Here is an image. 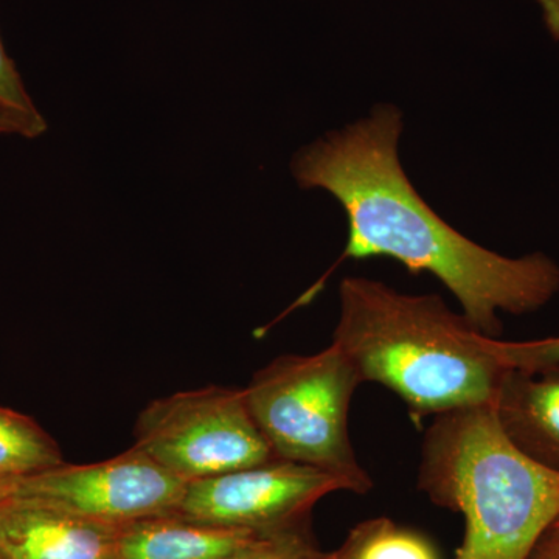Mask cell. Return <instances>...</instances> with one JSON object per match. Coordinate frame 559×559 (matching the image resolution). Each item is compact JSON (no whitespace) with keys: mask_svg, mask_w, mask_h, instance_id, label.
<instances>
[{"mask_svg":"<svg viewBox=\"0 0 559 559\" xmlns=\"http://www.w3.org/2000/svg\"><path fill=\"white\" fill-rule=\"evenodd\" d=\"M330 551L320 550L307 522L275 532L261 533L242 549L219 559H329Z\"/></svg>","mask_w":559,"mask_h":559,"instance_id":"4fadbf2b","label":"cell"},{"mask_svg":"<svg viewBox=\"0 0 559 559\" xmlns=\"http://www.w3.org/2000/svg\"><path fill=\"white\" fill-rule=\"evenodd\" d=\"M333 342L360 384L377 382L406 403L415 421L495 403L506 369L485 334L436 294H404L378 280H342Z\"/></svg>","mask_w":559,"mask_h":559,"instance_id":"7a4b0ae2","label":"cell"},{"mask_svg":"<svg viewBox=\"0 0 559 559\" xmlns=\"http://www.w3.org/2000/svg\"><path fill=\"white\" fill-rule=\"evenodd\" d=\"M62 463L57 441L35 419L0 406V480H20Z\"/></svg>","mask_w":559,"mask_h":559,"instance_id":"8fae6325","label":"cell"},{"mask_svg":"<svg viewBox=\"0 0 559 559\" xmlns=\"http://www.w3.org/2000/svg\"><path fill=\"white\" fill-rule=\"evenodd\" d=\"M0 109L7 110L31 124L38 138L49 128L47 120L36 108L32 95L28 94L20 70L7 53L2 36H0Z\"/></svg>","mask_w":559,"mask_h":559,"instance_id":"9a60e30c","label":"cell"},{"mask_svg":"<svg viewBox=\"0 0 559 559\" xmlns=\"http://www.w3.org/2000/svg\"><path fill=\"white\" fill-rule=\"evenodd\" d=\"M403 114L392 105L305 146L290 164L301 189L334 198L348 221L342 259L388 257L433 275L481 334L496 337L499 312L539 310L559 293V266L544 253L500 255L451 227L419 197L400 159Z\"/></svg>","mask_w":559,"mask_h":559,"instance_id":"6da1fadb","label":"cell"},{"mask_svg":"<svg viewBox=\"0 0 559 559\" xmlns=\"http://www.w3.org/2000/svg\"><path fill=\"white\" fill-rule=\"evenodd\" d=\"M337 551L344 559H440L425 536L388 518L360 522Z\"/></svg>","mask_w":559,"mask_h":559,"instance_id":"7c38bea8","label":"cell"},{"mask_svg":"<svg viewBox=\"0 0 559 559\" xmlns=\"http://www.w3.org/2000/svg\"><path fill=\"white\" fill-rule=\"evenodd\" d=\"M492 406L503 432L522 452L559 471V364L506 370Z\"/></svg>","mask_w":559,"mask_h":559,"instance_id":"9c48e42d","label":"cell"},{"mask_svg":"<svg viewBox=\"0 0 559 559\" xmlns=\"http://www.w3.org/2000/svg\"><path fill=\"white\" fill-rule=\"evenodd\" d=\"M16 481V480H14ZM14 481L13 480H0V503L3 502V500L11 498L13 496V489H14Z\"/></svg>","mask_w":559,"mask_h":559,"instance_id":"d6986e66","label":"cell"},{"mask_svg":"<svg viewBox=\"0 0 559 559\" xmlns=\"http://www.w3.org/2000/svg\"><path fill=\"white\" fill-rule=\"evenodd\" d=\"M347 484L325 471L270 460L190 481L176 514L223 527L275 532L307 522L312 507Z\"/></svg>","mask_w":559,"mask_h":559,"instance_id":"52a82bcc","label":"cell"},{"mask_svg":"<svg viewBox=\"0 0 559 559\" xmlns=\"http://www.w3.org/2000/svg\"><path fill=\"white\" fill-rule=\"evenodd\" d=\"M0 559H2V558H0Z\"/></svg>","mask_w":559,"mask_h":559,"instance_id":"7402d4cb","label":"cell"},{"mask_svg":"<svg viewBox=\"0 0 559 559\" xmlns=\"http://www.w3.org/2000/svg\"><path fill=\"white\" fill-rule=\"evenodd\" d=\"M117 530L11 496L0 503V558L119 559Z\"/></svg>","mask_w":559,"mask_h":559,"instance_id":"ba28073f","label":"cell"},{"mask_svg":"<svg viewBox=\"0 0 559 559\" xmlns=\"http://www.w3.org/2000/svg\"><path fill=\"white\" fill-rule=\"evenodd\" d=\"M0 135H17L24 139H38L31 124L25 123L20 117L0 109Z\"/></svg>","mask_w":559,"mask_h":559,"instance_id":"2e32d148","label":"cell"},{"mask_svg":"<svg viewBox=\"0 0 559 559\" xmlns=\"http://www.w3.org/2000/svg\"><path fill=\"white\" fill-rule=\"evenodd\" d=\"M418 488L465 520L454 559H532L559 520V471L522 452L492 404L437 415L423 439Z\"/></svg>","mask_w":559,"mask_h":559,"instance_id":"3957f363","label":"cell"},{"mask_svg":"<svg viewBox=\"0 0 559 559\" xmlns=\"http://www.w3.org/2000/svg\"><path fill=\"white\" fill-rule=\"evenodd\" d=\"M532 559H559V530L550 528L540 539Z\"/></svg>","mask_w":559,"mask_h":559,"instance_id":"e0dca14e","label":"cell"},{"mask_svg":"<svg viewBox=\"0 0 559 559\" xmlns=\"http://www.w3.org/2000/svg\"><path fill=\"white\" fill-rule=\"evenodd\" d=\"M544 24L551 38L559 40V0H538Z\"/></svg>","mask_w":559,"mask_h":559,"instance_id":"ac0fdd59","label":"cell"},{"mask_svg":"<svg viewBox=\"0 0 559 559\" xmlns=\"http://www.w3.org/2000/svg\"><path fill=\"white\" fill-rule=\"evenodd\" d=\"M329 559H344V558L341 557L340 551L334 550V551H330Z\"/></svg>","mask_w":559,"mask_h":559,"instance_id":"ffe728a7","label":"cell"},{"mask_svg":"<svg viewBox=\"0 0 559 559\" xmlns=\"http://www.w3.org/2000/svg\"><path fill=\"white\" fill-rule=\"evenodd\" d=\"M551 528H557V530H559V520H558L557 522H555L554 527H551Z\"/></svg>","mask_w":559,"mask_h":559,"instance_id":"44dd1931","label":"cell"},{"mask_svg":"<svg viewBox=\"0 0 559 559\" xmlns=\"http://www.w3.org/2000/svg\"><path fill=\"white\" fill-rule=\"evenodd\" d=\"M358 385L355 367L331 344L316 355L280 356L242 392L275 460L325 471L349 492L366 495L373 480L356 457L348 429Z\"/></svg>","mask_w":559,"mask_h":559,"instance_id":"277c9868","label":"cell"},{"mask_svg":"<svg viewBox=\"0 0 559 559\" xmlns=\"http://www.w3.org/2000/svg\"><path fill=\"white\" fill-rule=\"evenodd\" d=\"M187 481L135 448L100 463L68 465L22 477L13 496L38 500L100 524H130L178 511Z\"/></svg>","mask_w":559,"mask_h":559,"instance_id":"8992f818","label":"cell"},{"mask_svg":"<svg viewBox=\"0 0 559 559\" xmlns=\"http://www.w3.org/2000/svg\"><path fill=\"white\" fill-rule=\"evenodd\" d=\"M134 437L132 448L187 484L274 460L242 389L209 385L154 400Z\"/></svg>","mask_w":559,"mask_h":559,"instance_id":"5b68a950","label":"cell"},{"mask_svg":"<svg viewBox=\"0 0 559 559\" xmlns=\"http://www.w3.org/2000/svg\"><path fill=\"white\" fill-rule=\"evenodd\" d=\"M260 532L223 527L180 514L146 518L117 530L119 559H219L252 543Z\"/></svg>","mask_w":559,"mask_h":559,"instance_id":"30bf717a","label":"cell"},{"mask_svg":"<svg viewBox=\"0 0 559 559\" xmlns=\"http://www.w3.org/2000/svg\"><path fill=\"white\" fill-rule=\"evenodd\" d=\"M485 347L506 370H538L559 364V336L524 342L485 336Z\"/></svg>","mask_w":559,"mask_h":559,"instance_id":"5bb4252c","label":"cell"}]
</instances>
